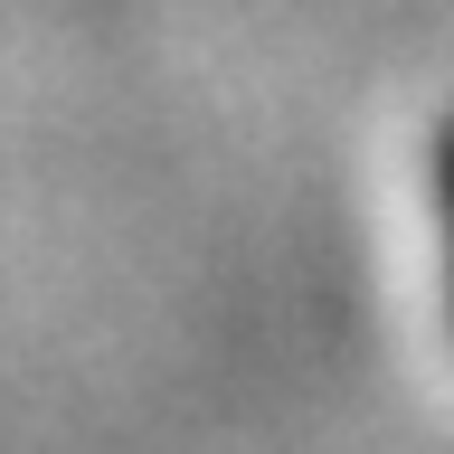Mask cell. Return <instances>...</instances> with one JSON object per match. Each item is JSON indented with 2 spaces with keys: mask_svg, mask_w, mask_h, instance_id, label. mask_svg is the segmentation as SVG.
I'll return each mask as SVG.
<instances>
[{
  "mask_svg": "<svg viewBox=\"0 0 454 454\" xmlns=\"http://www.w3.org/2000/svg\"><path fill=\"white\" fill-rule=\"evenodd\" d=\"M435 218H445V284H454V123L435 133Z\"/></svg>",
  "mask_w": 454,
  "mask_h": 454,
  "instance_id": "cell-1",
  "label": "cell"
}]
</instances>
